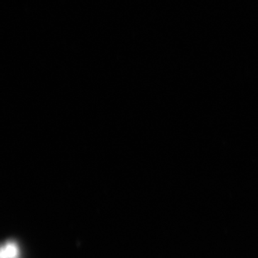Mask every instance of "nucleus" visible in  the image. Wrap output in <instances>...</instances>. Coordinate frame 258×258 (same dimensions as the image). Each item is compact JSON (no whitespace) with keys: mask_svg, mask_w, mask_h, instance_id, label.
<instances>
[{"mask_svg":"<svg viewBox=\"0 0 258 258\" xmlns=\"http://www.w3.org/2000/svg\"><path fill=\"white\" fill-rule=\"evenodd\" d=\"M0 258H20L18 244L13 240L5 242L0 249Z\"/></svg>","mask_w":258,"mask_h":258,"instance_id":"1","label":"nucleus"}]
</instances>
